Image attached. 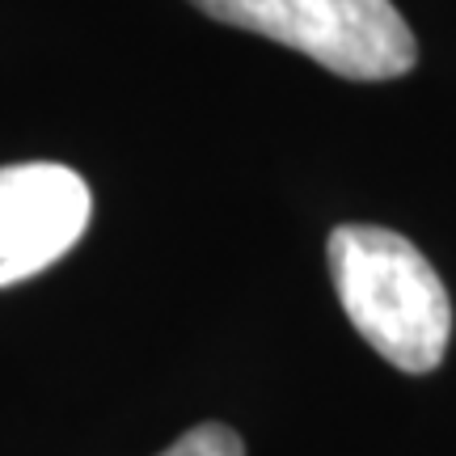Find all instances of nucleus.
<instances>
[{"mask_svg": "<svg viewBox=\"0 0 456 456\" xmlns=\"http://www.w3.org/2000/svg\"><path fill=\"white\" fill-rule=\"evenodd\" d=\"M161 456H245L241 436L224 423H203L191 427L182 440H174Z\"/></svg>", "mask_w": 456, "mask_h": 456, "instance_id": "nucleus-4", "label": "nucleus"}, {"mask_svg": "<svg viewBox=\"0 0 456 456\" xmlns=\"http://www.w3.org/2000/svg\"><path fill=\"white\" fill-rule=\"evenodd\" d=\"M94 195L77 169L21 161L0 169V288L47 271L85 237Z\"/></svg>", "mask_w": 456, "mask_h": 456, "instance_id": "nucleus-3", "label": "nucleus"}, {"mask_svg": "<svg viewBox=\"0 0 456 456\" xmlns=\"http://www.w3.org/2000/svg\"><path fill=\"white\" fill-rule=\"evenodd\" d=\"M224 26L275 38L346 81H393L419 64V43L393 0H191Z\"/></svg>", "mask_w": 456, "mask_h": 456, "instance_id": "nucleus-2", "label": "nucleus"}, {"mask_svg": "<svg viewBox=\"0 0 456 456\" xmlns=\"http://www.w3.org/2000/svg\"><path fill=\"white\" fill-rule=\"evenodd\" d=\"M326 262L346 322L397 372L440 368L452 342V300L436 266L402 232L376 224H338Z\"/></svg>", "mask_w": 456, "mask_h": 456, "instance_id": "nucleus-1", "label": "nucleus"}]
</instances>
